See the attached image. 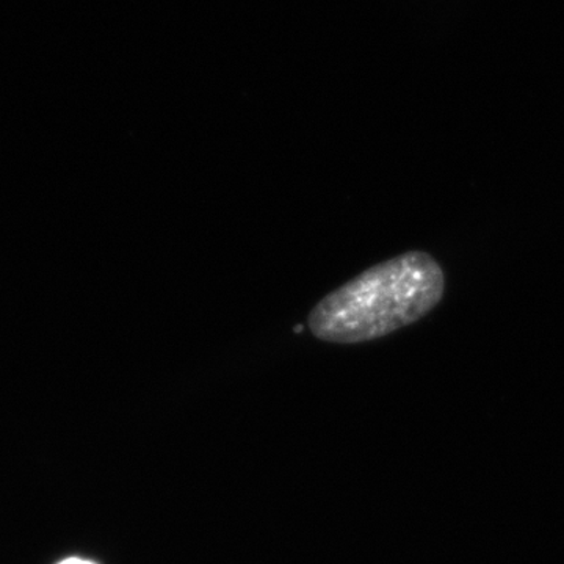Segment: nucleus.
Returning <instances> with one entry per match:
<instances>
[{"label":"nucleus","instance_id":"nucleus-2","mask_svg":"<svg viewBox=\"0 0 564 564\" xmlns=\"http://www.w3.org/2000/svg\"><path fill=\"white\" fill-rule=\"evenodd\" d=\"M58 564H95V563L87 562V560L68 558V560H65V562H62V563H58Z\"/></svg>","mask_w":564,"mask_h":564},{"label":"nucleus","instance_id":"nucleus-1","mask_svg":"<svg viewBox=\"0 0 564 564\" xmlns=\"http://www.w3.org/2000/svg\"><path fill=\"white\" fill-rule=\"evenodd\" d=\"M443 267L425 251H408L345 282L307 317L322 343L355 345L413 325L441 303Z\"/></svg>","mask_w":564,"mask_h":564}]
</instances>
